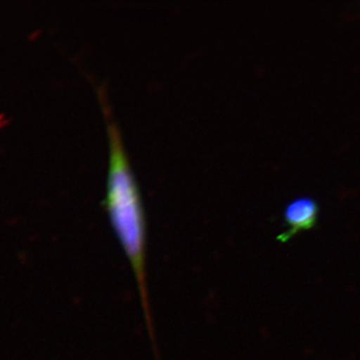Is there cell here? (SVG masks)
<instances>
[{"label":"cell","mask_w":360,"mask_h":360,"mask_svg":"<svg viewBox=\"0 0 360 360\" xmlns=\"http://www.w3.org/2000/svg\"><path fill=\"white\" fill-rule=\"evenodd\" d=\"M97 90L103 115H105L110 146L106 193L103 205L113 231L134 271L148 333L155 340L146 284V214L139 186L125 153L120 130L112 120L103 89L98 86Z\"/></svg>","instance_id":"obj_1"},{"label":"cell","mask_w":360,"mask_h":360,"mask_svg":"<svg viewBox=\"0 0 360 360\" xmlns=\"http://www.w3.org/2000/svg\"><path fill=\"white\" fill-rule=\"evenodd\" d=\"M319 215V205L309 196L296 198L286 205L283 219L288 229L277 236V240L286 243L302 231L314 229Z\"/></svg>","instance_id":"obj_2"}]
</instances>
